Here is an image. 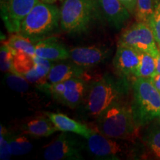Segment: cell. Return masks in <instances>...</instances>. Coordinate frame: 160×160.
<instances>
[{
    "label": "cell",
    "instance_id": "cell-1",
    "mask_svg": "<svg viewBox=\"0 0 160 160\" xmlns=\"http://www.w3.org/2000/svg\"><path fill=\"white\" fill-rule=\"evenodd\" d=\"M130 88L129 79L119 76L106 74L93 82L82 103L84 117L96 119L113 104L125 100Z\"/></svg>",
    "mask_w": 160,
    "mask_h": 160
},
{
    "label": "cell",
    "instance_id": "cell-2",
    "mask_svg": "<svg viewBox=\"0 0 160 160\" xmlns=\"http://www.w3.org/2000/svg\"><path fill=\"white\" fill-rule=\"evenodd\" d=\"M95 131L104 136L128 142L137 139L141 129L135 122L131 105L125 100L113 104L102 113L95 119Z\"/></svg>",
    "mask_w": 160,
    "mask_h": 160
},
{
    "label": "cell",
    "instance_id": "cell-3",
    "mask_svg": "<svg viewBox=\"0 0 160 160\" xmlns=\"http://www.w3.org/2000/svg\"><path fill=\"white\" fill-rule=\"evenodd\" d=\"M131 88L132 114L137 125L142 128L160 118V93L148 78H135Z\"/></svg>",
    "mask_w": 160,
    "mask_h": 160
},
{
    "label": "cell",
    "instance_id": "cell-4",
    "mask_svg": "<svg viewBox=\"0 0 160 160\" xmlns=\"http://www.w3.org/2000/svg\"><path fill=\"white\" fill-rule=\"evenodd\" d=\"M60 25V9L54 4L39 1L22 22L20 34L33 42L51 37Z\"/></svg>",
    "mask_w": 160,
    "mask_h": 160
},
{
    "label": "cell",
    "instance_id": "cell-5",
    "mask_svg": "<svg viewBox=\"0 0 160 160\" xmlns=\"http://www.w3.org/2000/svg\"><path fill=\"white\" fill-rule=\"evenodd\" d=\"M97 0H62L60 9V27L70 34L88 31L99 17Z\"/></svg>",
    "mask_w": 160,
    "mask_h": 160
},
{
    "label": "cell",
    "instance_id": "cell-6",
    "mask_svg": "<svg viewBox=\"0 0 160 160\" xmlns=\"http://www.w3.org/2000/svg\"><path fill=\"white\" fill-rule=\"evenodd\" d=\"M85 148L96 159L119 160L131 156L132 150L122 140L112 139L93 130L88 138Z\"/></svg>",
    "mask_w": 160,
    "mask_h": 160
},
{
    "label": "cell",
    "instance_id": "cell-7",
    "mask_svg": "<svg viewBox=\"0 0 160 160\" xmlns=\"http://www.w3.org/2000/svg\"><path fill=\"white\" fill-rule=\"evenodd\" d=\"M118 45L128 46L140 53H148L157 57L159 51L153 31L148 23L136 22L124 29L118 40Z\"/></svg>",
    "mask_w": 160,
    "mask_h": 160
},
{
    "label": "cell",
    "instance_id": "cell-8",
    "mask_svg": "<svg viewBox=\"0 0 160 160\" xmlns=\"http://www.w3.org/2000/svg\"><path fill=\"white\" fill-rule=\"evenodd\" d=\"M38 88L62 105L76 109L82 103L88 87L82 78H73L52 85L42 84Z\"/></svg>",
    "mask_w": 160,
    "mask_h": 160
},
{
    "label": "cell",
    "instance_id": "cell-9",
    "mask_svg": "<svg viewBox=\"0 0 160 160\" xmlns=\"http://www.w3.org/2000/svg\"><path fill=\"white\" fill-rule=\"evenodd\" d=\"M84 148L77 138L62 132L45 148L43 157L46 160H82Z\"/></svg>",
    "mask_w": 160,
    "mask_h": 160
},
{
    "label": "cell",
    "instance_id": "cell-10",
    "mask_svg": "<svg viewBox=\"0 0 160 160\" xmlns=\"http://www.w3.org/2000/svg\"><path fill=\"white\" fill-rule=\"evenodd\" d=\"M39 0H0V11L6 30L19 33L22 22Z\"/></svg>",
    "mask_w": 160,
    "mask_h": 160
},
{
    "label": "cell",
    "instance_id": "cell-11",
    "mask_svg": "<svg viewBox=\"0 0 160 160\" xmlns=\"http://www.w3.org/2000/svg\"><path fill=\"white\" fill-rule=\"evenodd\" d=\"M141 53L128 46L118 45L113 65L117 75L128 79H135Z\"/></svg>",
    "mask_w": 160,
    "mask_h": 160
},
{
    "label": "cell",
    "instance_id": "cell-12",
    "mask_svg": "<svg viewBox=\"0 0 160 160\" xmlns=\"http://www.w3.org/2000/svg\"><path fill=\"white\" fill-rule=\"evenodd\" d=\"M69 52L71 61L84 68L104 62L110 57L111 51L104 46L92 45L73 48Z\"/></svg>",
    "mask_w": 160,
    "mask_h": 160
},
{
    "label": "cell",
    "instance_id": "cell-13",
    "mask_svg": "<svg viewBox=\"0 0 160 160\" xmlns=\"http://www.w3.org/2000/svg\"><path fill=\"white\" fill-rule=\"evenodd\" d=\"M101 13L111 26L120 29L130 19L131 14L120 0H97Z\"/></svg>",
    "mask_w": 160,
    "mask_h": 160
},
{
    "label": "cell",
    "instance_id": "cell-14",
    "mask_svg": "<svg viewBox=\"0 0 160 160\" xmlns=\"http://www.w3.org/2000/svg\"><path fill=\"white\" fill-rule=\"evenodd\" d=\"M35 51L37 57L51 62L61 61L70 58L68 50L53 37L46 38L36 42Z\"/></svg>",
    "mask_w": 160,
    "mask_h": 160
},
{
    "label": "cell",
    "instance_id": "cell-15",
    "mask_svg": "<svg viewBox=\"0 0 160 160\" xmlns=\"http://www.w3.org/2000/svg\"><path fill=\"white\" fill-rule=\"evenodd\" d=\"M45 114L51 119L57 131L75 133L85 139H88L93 131L85 124L76 121L63 113L45 112Z\"/></svg>",
    "mask_w": 160,
    "mask_h": 160
},
{
    "label": "cell",
    "instance_id": "cell-16",
    "mask_svg": "<svg viewBox=\"0 0 160 160\" xmlns=\"http://www.w3.org/2000/svg\"><path fill=\"white\" fill-rule=\"evenodd\" d=\"M19 128L23 133L33 137H49L58 131L46 115L27 118L22 121Z\"/></svg>",
    "mask_w": 160,
    "mask_h": 160
},
{
    "label": "cell",
    "instance_id": "cell-17",
    "mask_svg": "<svg viewBox=\"0 0 160 160\" xmlns=\"http://www.w3.org/2000/svg\"><path fill=\"white\" fill-rule=\"evenodd\" d=\"M83 68L74 63H58L53 65L44 84H56L73 78H81L83 76Z\"/></svg>",
    "mask_w": 160,
    "mask_h": 160
},
{
    "label": "cell",
    "instance_id": "cell-18",
    "mask_svg": "<svg viewBox=\"0 0 160 160\" xmlns=\"http://www.w3.org/2000/svg\"><path fill=\"white\" fill-rule=\"evenodd\" d=\"M143 128L142 141L152 157L160 159V118L157 119Z\"/></svg>",
    "mask_w": 160,
    "mask_h": 160
},
{
    "label": "cell",
    "instance_id": "cell-19",
    "mask_svg": "<svg viewBox=\"0 0 160 160\" xmlns=\"http://www.w3.org/2000/svg\"><path fill=\"white\" fill-rule=\"evenodd\" d=\"M10 48L13 53L16 52H23L31 56H36L35 44H33L28 38L24 37L19 33H11L6 42H4Z\"/></svg>",
    "mask_w": 160,
    "mask_h": 160
},
{
    "label": "cell",
    "instance_id": "cell-20",
    "mask_svg": "<svg viewBox=\"0 0 160 160\" xmlns=\"http://www.w3.org/2000/svg\"><path fill=\"white\" fill-rule=\"evenodd\" d=\"M13 55V68L16 73L25 77L35 69V56L28 55L23 52H16Z\"/></svg>",
    "mask_w": 160,
    "mask_h": 160
},
{
    "label": "cell",
    "instance_id": "cell-21",
    "mask_svg": "<svg viewBox=\"0 0 160 160\" xmlns=\"http://www.w3.org/2000/svg\"><path fill=\"white\" fill-rule=\"evenodd\" d=\"M8 138L13 155L27 154L33 149V145L25 137V133H13L8 131Z\"/></svg>",
    "mask_w": 160,
    "mask_h": 160
},
{
    "label": "cell",
    "instance_id": "cell-22",
    "mask_svg": "<svg viewBox=\"0 0 160 160\" xmlns=\"http://www.w3.org/2000/svg\"><path fill=\"white\" fill-rule=\"evenodd\" d=\"M155 57L150 53H141L140 62L135 78H151L155 74Z\"/></svg>",
    "mask_w": 160,
    "mask_h": 160
},
{
    "label": "cell",
    "instance_id": "cell-23",
    "mask_svg": "<svg viewBox=\"0 0 160 160\" xmlns=\"http://www.w3.org/2000/svg\"><path fill=\"white\" fill-rule=\"evenodd\" d=\"M155 5L154 0H137L134 14L136 20L148 24L154 12Z\"/></svg>",
    "mask_w": 160,
    "mask_h": 160
},
{
    "label": "cell",
    "instance_id": "cell-24",
    "mask_svg": "<svg viewBox=\"0 0 160 160\" xmlns=\"http://www.w3.org/2000/svg\"><path fill=\"white\" fill-rule=\"evenodd\" d=\"M5 82L10 88L17 93H25L29 91L30 82L25 77L17 73H6L5 75Z\"/></svg>",
    "mask_w": 160,
    "mask_h": 160
},
{
    "label": "cell",
    "instance_id": "cell-25",
    "mask_svg": "<svg viewBox=\"0 0 160 160\" xmlns=\"http://www.w3.org/2000/svg\"><path fill=\"white\" fill-rule=\"evenodd\" d=\"M13 52L6 44H2L0 48V68L4 73H16L13 68Z\"/></svg>",
    "mask_w": 160,
    "mask_h": 160
},
{
    "label": "cell",
    "instance_id": "cell-26",
    "mask_svg": "<svg viewBox=\"0 0 160 160\" xmlns=\"http://www.w3.org/2000/svg\"><path fill=\"white\" fill-rule=\"evenodd\" d=\"M0 159L9 160L13 155L8 138L9 131H8L2 125H0Z\"/></svg>",
    "mask_w": 160,
    "mask_h": 160
},
{
    "label": "cell",
    "instance_id": "cell-27",
    "mask_svg": "<svg viewBox=\"0 0 160 160\" xmlns=\"http://www.w3.org/2000/svg\"><path fill=\"white\" fill-rule=\"evenodd\" d=\"M148 25L153 31L159 48H160V2L156 4L154 12L150 19Z\"/></svg>",
    "mask_w": 160,
    "mask_h": 160
},
{
    "label": "cell",
    "instance_id": "cell-28",
    "mask_svg": "<svg viewBox=\"0 0 160 160\" xmlns=\"http://www.w3.org/2000/svg\"><path fill=\"white\" fill-rule=\"evenodd\" d=\"M124 6L127 8L131 15L134 16L136 11V5H137V0H120Z\"/></svg>",
    "mask_w": 160,
    "mask_h": 160
},
{
    "label": "cell",
    "instance_id": "cell-29",
    "mask_svg": "<svg viewBox=\"0 0 160 160\" xmlns=\"http://www.w3.org/2000/svg\"><path fill=\"white\" fill-rule=\"evenodd\" d=\"M149 79L151 80L156 89L160 93V73H155L151 78H149Z\"/></svg>",
    "mask_w": 160,
    "mask_h": 160
},
{
    "label": "cell",
    "instance_id": "cell-30",
    "mask_svg": "<svg viewBox=\"0 0 160 160\" xmlns=\"http://www.w3.org/2000/svg\"><path fill=\"white\" fill-rule=\"evenodd\" d=\"M156 61V72L155 73H160V48L157 57L155 58Z\"/></svg>",
    "mask_w": 160,
    "mask_h": 160
},
{
    "label": "cell",
    "instance_id": "cell-31",
    "mask_svg": "<svg viewBox=\"0 0 160 160\" xmlns=\"http://www.w3.org/2000/svg\"><path fill=\"white\" fill-rule=\"evenodd\" d=\"M39 1L45 3H49V4H54L58 1H60V0H39Z\"/></svg>",
    "mask_w": 160,
    "mask_h": 160
},
{
    "label": "cell",
    "instance_id": "cell-32",
    "mask_svg": "<svg viewBox=\"0 0 160 160\" xmlns=\"http://www.w3.org/2000/svg\"><path fill=\"white\" fill-rule=\"evenodd\" d=\"M154 2H155V3H156V4H157L158 2H159L160 0H154Z\"/></svg>",
    "mask_w": 160,
    "mask_h": 160
}]
</instances>
